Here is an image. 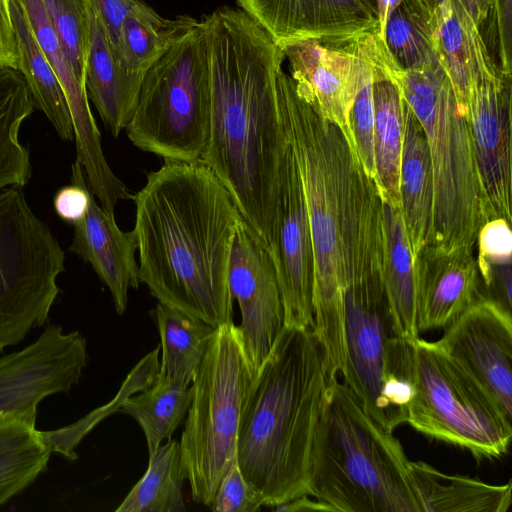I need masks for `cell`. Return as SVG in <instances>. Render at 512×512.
Wrapping results in <instances>:
<instances>
[{"instance_id":"cell-1","label":"cell","mask_w":512,"mask_h":512,"mask_svg":"<svg viewBox=\"0 0 512 512\" xmlns=\"http://www.w3.org/2000/svg\"><path fill=\"white\" fill-rule=\"evenodd\" d=\"M278 91L312 239V330L334 378L346 368L345 290L383 284L382 199L345 133L297 91L283 69Z\"/></svg>"},{"instance_id":"cell-2","label":"cell","mask_w":512,"mask_h":512,"mask_svg":"<svg viewBox=\"0 0 512 512\" xmlns=\"http://www.w3.org/2000/svg\"><path fill=\"white\" fill-rule=\"evenodd\" d=\"M200 22L211 86L209 137L200 161L270 252L290 146L278 92L285 56L240 8L219 7Z\"/></svg>"},{"instance_id":"cell-3","label":"cell","mask_w":512,"mask_h":512,"mask_svg":"<svg viewBox=\"0 0 512 512\" xmlns=\"http://www.w3.org/2000/svg\"><path fill=\"white\" fill-rule=\"evenodd\" d=\"M139 274L158 302L218 327L233 322L228 282L243 219L202 161H165L134 194Z\"/></svg>"},{"instance_id":"cell-4","label":"cell","mask_w":512,"mask_h":512,"mask_svg":"<svg viewBox=\"0 0 512 512\" xmlns=\"http://www.w3.org/2000/svg\"><path fill=\"white\" fill-rule=\"evenodd\" d=\"M328 382L310 328L283 327L243 399L236 459L263 506L310 496L311 453Z\"/></svg>"},{"instance_id":"cell-5","label":"cell","mask_w":512,"mask_h":512,"mask_svg":"<svg viewBox=\"0 0 512 512\" xmlns=\"http://www.w3.org/2000/svg\"><path fill=\"white\" fill-rule=\"evenodd\" d=\"M411 462L352 390L328 378L313 438L310 496L329 511L423 512Z\"/></svg>"},{"instance_id":"cell-6","label":"cell","mask_w":512,"mask_h":512,"mask_svg":"<svg viewBox=\"0 0 512 512\" xmlns=\"http://www.w3.org/2000/svg\"><path fill=\"white\" fill-rule=\"evenodd\" d=\"M395 75L425 131L431 158L434 196L428 245L476 252L485 222L481 187L466 116L450 80L438 60L410 71L395 67Z\"/></svg>"},{"instance_id":"cell-7","label":"cell","mask_w":512,"mask_h":512,"mask_svg":"<svg viewBox=\"0 0 512 512\" xmlns=\"http://www.w3.org/2000/svg\"><path fill=\"white\" fill-rule=\"evenodd\" d=\"M254 376L239 326L229 322L216 327L191 381L179 442L195 502L209 506L236 459L241 407Z\"/></svg>"},{"instance_id":"cell-8","label":"cell","mask_w":512,"mask_h":512,"mask_svg":"<svg viewBox=\"0 0 512 512\" xmlns=\"http://www.w3.org/2000/svg\"><path fill=\"white\" fill-rule=\"evenodd\" d=\"M211 86L201 22L144 74L125 131L137 148L165 161L201 159L209 137Z\"/></svg>"},{"instance_id":"cell-9","label":"cell","mask_w":512,"mask_h":512,"mask_svg":"<svg viewBox=\"0 0 512 512\" xmlns=\"http://www.w3.org/2000/svg\"><path fill=\"white\" fill-rule=\"evenodd\" d=\"M412 384L406 423L416 431L479 461L507 453L512 420L436 341L413 339Z\"/></svg>"},{"instance_id":"cell-10","label":"cell","mask_w":512,"mask_h":512,"mask_svg":"<svg viewBox=\"0 0 512 512\" xmlns=\"http://www.w3.org/2000/svg\"><path fill=\"white\" fill-rule=\"evenodd\" d=\"M65 253L18 187L0 190V356L43 326Z\"/></svg>"},{"instance_id":"cell-11","label":"cell","mask_w":512,"mask_h":512,"mask_svg":"<svg viewBox=\"0 0 512 512\" xmlns=\"http://www.w3.org/2000/svg\"><path fill=\"white\" fill-rule=\"evenodd\" d=\"M511 100V75L494 63L481 39L465 116L485 222L503 218L511 223L512 219Z\"/></svg>"},{"instance_id":"cell-12","label":"cell","mask_w":512,"mask_h":512,"mask_svg":"<svg viewBox=\"0 0 512 512\" xmlns=\"http://www.w3.org/2000/svg\"><path fill=\"white\" fill-rule=\"evenodd\" d=\"M87 363L84 336L49 325L34 342L0 356V417L37 409L46 397L68 393Z\"/></svg>"},{"instance_id":"cell-13","label":"cell","mask_w":512,"mask_h":512,"mask_svg":"<svg viewBox=\"0 0 512 512\" xmlns=\"http://www.w3.org/2000/svg\"><path fill=\"white\" fill-rule=\"evenodd\" d=\"M228 282L241 312L246 356L256 374L284 327V307L273 258L243 219L231 249Z\"/></svg>"},{"instance_id":"cell-14","label":"cell","mask_w":512,"mask_h":512,"mask_svg":"<svg viewBox=\"0 0 512 512\" xmlns=\"http://www.w3.org/2000/svg\"><path fill=\"white\" fill-rule=\"evenodd\" d=\"M512 420V316L483 297L444 329L436 341Z\"/></svg>"},{"instance_id":"cell-15","label":"cell","mask_w":512,"mask_h":512,"mask_svg":"<svg viewBox=\"0 0 512 512\" xmlns=\"http://www.w3.org/2000/svg\"><path fill=\"white\" fill-rule=\"evenodd\" d=\"M270 254L284 307V326L313 329L312 239L302 181L291 144Z\"/></svg>"},{"instance_id":"cell-16","label":"cell","mask_w":512,"mask_h":512,"mask_svg":"<svg viewBox=\"0 0 512 512\" xmlns=\"http://www.w3.org/2000/svg\"><path fill=\"white\" fill-rule=\"evenodd\" d=\"M25 15L32 33L47 61L57 75L70 110L76 160L82 165L88 186L100 205L112 213L120 200L132 193L113 173L105 159L101 135L90 109L86 88L76 79L50 24L42 0H14Z\"/></svg>"},{"instance_id":"cell-17","label":"cell","mask_w":512,"mask_h":512,"mask_svg":"<svg viewBox=\"0 0 512 512\" xmlns=\"http://www.w3.org/2000/svg\"><path fill=\"white\" fill-rule=\"evenodd\" d=\"M364 36L348 41L307 40L282 48L297 91L348 140V115L360 82Z\"/></svg>"},{"instance_id":"cell-18","label":"cell","mask_w":512,"mask_h":512,"mask_svg":"<svg viewBox=\"0 0 512 512\" xmlns=\"http://www.w3.org/2000/svg\"><path fill=\"white\" fill-rule=\"evenodd\" d=\"M280 48L301 41H348L378 34L363 0H236Z\"/></svg>"},{"instance_id":"cell-19","label":"cell","mask_w":512,"mask_h":512,"mask_svg":"<svg viewBox=\"0 0 512 512\" xmlns=\"http://www.w3.org/2000/svg\"><path fill=\"white\" fill-rule=\"evenodd\" d=\"M418 332L445 329L470 306L487 297L476 252L425 246L416 256Z\"/></svg>"},{"instance_id":"cell-20","label":"cell","mask_w":512,"mask_h":512,"mask_svg":"<svg viewBox=\"0 0 512 512\" xmlns=\"http://www.w3.org/2000/svg\"><path fill=\"white\" fill-rule=\"evenodd\" d=\"M73 227L69 251L91 264L110 290L116 312L123 314L128 304L129 288H138L141 283L132 231L121 230L115 217L97 204L93 194L85 216Z\"/></svg>"},{"instance_id":"cell-21","label":"cell","mask_w":512,"mask_h":512,"mask_svg":"<svg viewBox=\"0 0 512 512\" xmlns=\"http://www.w3.org/2000/svg\"><path fill=\"white\" fill-rule=\"evenodd\" d=\"M373 155L382 201L400 208L399 170L404 140V96L395 67L375 34L372 54Z\"/></svg>"},{"instance_id":"cell-22","label":"cell","mask_w":512,"mask_h":512,"mask_svg":"<svg viewBox=\"0 0 512 512\" xmlns=\"http://www.w3.org/2000/svg\"><path fill=\"white\" fill-rule=\"evenodd\" d=\"M399 196L403 223L412 253L416 257L429 242L434 186L426 134L406 100Z\"/></svg>"},{"instance_id":"cell-23","label":"cell","mask_w":512,"mask_h":512,"mask_svg":"<svg viewBox=\"0 0 512 512\" xmlns=\"http://www.w3.org/2000/svg\"><path fill=\"white\" fill-rule=\"evenodd\" d=\"M143 76L130 74L120 66L91 5V38L85 87L88 99L114 138L126 128L133 116Z\"/></svg>"},{"instance_id":"cell-24","label":"cell","mask_w":512,"mask_h":512,"mask_svg":"<svg viewBox=\"0 0 512 512\" xmlns=\"http://www.w3.org/2000/svg\"><path fill=\"white\" fill-rule=\"evenodd\" d=\"M384 290L396 334L419 337L416 322L417 269L400 208L382 201Z\"/></svg>"},{"instance_id":"cell-25","label":"cell","mask_w":512,"mask_h":512,"mask_svg":"<svg viewBox=\"0 0 512 512\" xmlns=\"http://www.w3.org/2000/svg\"><path fill=\"white\" fill-rule=\"evenodd\" d=\"M37 409L0 417V506L47 469L52 447L36 428Z\"/></svg>"},{"instance_id":"cell-26","label":"cell","mask_w":512,"mask_h":512,"mask_svg":"<svg viewBox=\"0 0 512 512\" xmlns=\"http://www.w3.org/2000/svg\"><path fill=\"white\" fill-rule=\"evenodd\" d=\"M198 23L187 15L164 18L143 0H136L123 21L116 59L126 72L144 75Z\"/></svg>"},{"instance_id":"cell-27","label":"cell","mask_w":512,"mask_h":512,"mask_svg":"<svg viewBox=\"0 0 512 512\" xmlns=\"http://www.w3.org/2000/svg\"><path fill=\"white\" fill-rule=\"evenodd\" d=\"M423 512H505L511 504V482L491 485L462 475H447L431 465L411 462Z\"/></svg>"},{"instance_id":"cell-28","label":"cell","mask_w":512,"mask_h":512,"mask_svg":"<svg viewBox=\"0 0 512 512\" xmlns=\"http://www.w3.org/2000/svg\"><path fill=\"white\" fill-rule=\"evenodd\" d=\"M434 15L437 59L450 80L460 111L465 114L482 37L458 0H442Z\"/></svg>"},{"instance_id":"cell-29","label":"cell","mask_w":512,"mask_h":512,"mask_svg":"<svg viewBox=\"0 0 512 512\" xmlns=\"http://www.w3.org/2000/svg\"><path fill=\"white\" fill-rule=\"evenodd\" d=\"M10 9L19 50L17 70L25 78L36 109L44 113L62 140L73 141V122L61 83L14 0Z\"/></svg>"},{"instance_id":"cell-30","label":"cell","mask_w":512,"mask_h":512,"mask_svg":"<svg viewBox=\"0 0 512 512\" xmlns=\"http://www.w3.org/2000/svg\"><path fill=\"white\" fill-rule=\"evenodd\" d=\"M36 109L19 70L0 69V190L23 188L32 175L29 149L20 142L23 122Z\"/></svg>"},{"instance_id":"cell-31","label":"cell","mask_w":512,"mask_h":512,"mask_svg":"<svg viewBox=\"0 0 512 512\" xmlns=\"http://www.w3.org/2000/svg\"><path fill=\"white\" fill-rule=\"evenodd\" d=\"M153 313L162 347L159 373L190 385L216 327L160 302Z\"/></svg>"},{"instance_id":"cell-32","label":"cell","mask_w":512,"mask_h":512,"mask_svg":"<svg viewBox=\"0 0 512 512\" xmlns=\"http://www.w3.org/2000/svg\"><path fill=\"white\" fill-rule=\"evenodd\" d=\"M435 15L418 0H402L376 35L395 67L402 71L436 62Z\"/></svg>"},{"instance_id":"cell-33","label":"cell","mask_w":512,"mask_h":512,"mask_svg":"<svg viewBox=\"0 0 512 512\" xmlns=\"http://www.w3.org/2000/svg\"><path fill=\"white\" fill-rule=\"evenodd\" d=\"M190 401V385L158 372L149 387L124 399L120 410L138 422L151 455L163 440L171 439L187 415Z\"/></svg>"},{"instance_id":"cell-34","label":"cell","mask_w":512,"mask_h":512,"mask_svg":"<svg viewBox=\"0 0 512 512\" xmlns=\"http://www.w3.org/2000/svg\"><path fill=\"white\" fill-rule=\"evenodd\" d=\"M187 480L180 444L167 440L149 455L148 468L116 512H183V483Z\"/></svg>"},{"instance_id":"cell-35","label":"cell","mask_w":512,"mask_h":512,"mask_svg":"<svg viewBox=\"0 0 512 512\" xmlns=\"http://www.w3.org/2000/svg\"><path fill=\"white\" fill-rule=\"evenodd\" d=\"M42 1L68 65L77 81L85 87L91 38L90 0Z\"/></svg>"},{"instance_id":"cell-36","label":"cell","mask_w":512,"mask_h":512,"mask_svg":"<svg viewBox=\"0 0 512 512\" xmlns=\"http://www.w3.org/2000/svg\"><path fill=\"white\" fill-rule=\"evenodd\" d=\"M375 34L363 38L362 71L357 93L348 115L349 141L354 146L357 156L374 180L373 129L374 104L372 90V54Z\"/></svg>"},{"instance_id":"cell-37","label":"cell","mask_w":512,"mask_h":512,"mask_svg":"<svg viewBox=\"0 0 512 512\" xmlns=\"http://www.w3.org/2000/svg\"><path fill=\"white\" fill-rule=\"evenodd\" d=\"M512 0H490L486 19L479 32L494 63L511 75Z\"/></svg>"},{"instance_id":"cell-38","label":"cell","mask_w":512,"mask_h":512,"mask_svg":"<svg viewBox=\"0 0 512 512\" xmlns=\"http://www.w3.org/2000/svg\"><path fill=\"white\" fill-rule=\"evenodd\" d=\"M476 251L478 269L484 286L492 267L511 263V223L503 218L486 221L479 229Z\"/></svg>"},{"instance_id":"cell-39","label":"cell","mask_w":512,"mask_h":512,"mask_svg":"<svg viewBox=\"0 0 512 512\" xmlns=\"http://www.w3.org/2000/svg\"><path fill=\"white\" fill-rule=\"evenodd\" d=\"M262 506L261 496L247 483L235 459L208 507L215 512H254Z\"/></svg>"},{"instance_id":"cell-40","label":"cell","mask_w":512,"mask_h":512,"mask_svg":"<svg viewBox=\"0 0 512 512\" xmlns=\"http://www.w3.org/2000/svg\"><path fill=\"white\" fill-rule=\"evenodd\" d=\"M71 171V184L56 192L53 207L63 221L73 225L85 216L93 193L88 186L84 169L77 160L72 164Z\"/></svg>"},{"instance_id":"cell-41","label":"cell","mask_w":512,"mask_h":512,"mask_svg":"<svg viewBox=\"0 0 512 512\" xmlns=\"http://www.w3.org/2000/svg\"><path fill=\"white\" fill-rule=\"evenodd\" d=\"M114 53H116L123 21L136 0H90Z\"/></svg>"},{"instance_id":"cell-42","label":"cell","mask_w":512,"mask_h":512,"mask_svg":"<svg viewBox=\"0 0 512 512\" xmlns=\"http://www.w3.org/2000/svg\"><path fill=\"white\" fill-rule=\"evenodd\" d=\"M11 0H0V69H18L19 50L12 21Z\"/></svg>"},{"instance_id":"cell-43","label":"cell","mask_w":512,"mask_h":512,"mask_svg":"<svg viewBox=\"0 0 512 512\" xmlns=\"http://www.w3.org/2000/svg\"><path fill=\"white\" fill-rule=\"evenodd\" d=\"M277 511H329L321 502L313 501L309 496H301L274 507Z\"/></svg>"},{"instance_id":"cell-44","label":"cell","mask_w":512,"mask_h":512,"mask_svg":"<svg viewBox=\"0 0 512 512\" xmlns=\"http://www.w3.org/2000/svg\"><path fill=\"white\" fill-rule=\"evenodd\" d=\"M489 1L490 0H458L478 30L486 19Z\"/></svg>"},{"instance_id":"cell-45","label":"cell","mask_w":512,"mask_h":512,"mask_svg":"<svg viewBox=\"0 0 512 512\" xmlns=\"http://www.w3.org/2000/svg\"><path fill=\"white\" fill-rule=\"evenodd\" d=\"M402 0H377V11L379 20V32H381L386 19L388 18L391 11L397 6ZM377 34V35H378Z\"/></svg>"},{"instance_id":"cell-46","label":"cell","mask_w":512,"mask_h":512,"mask_svg":"<svg viewBox=\"0 0 512 512\" xmlns=\"http://www.w3.org/2000/svg\"><path fill=\"white\" fill-rule=\"evenodd\" d=\"M421 4H423L426 8H428L432 13L435 12L437 6L440 4L442 0H418Z\"/></svg>"},{"instance_id":"cell-47","label":"cell","mask_w":512,"mask_h":512,"mask_svg":"<svg viewBox=\"0 0 512 512\" xmlns=\"http://www.w3.org/2000/svg\"><path fill=\"white\" fill-rule=\"evenodd\" d=\"M372 12L378 17L377 0H363Z\"/></svg>"}]
</instances>
